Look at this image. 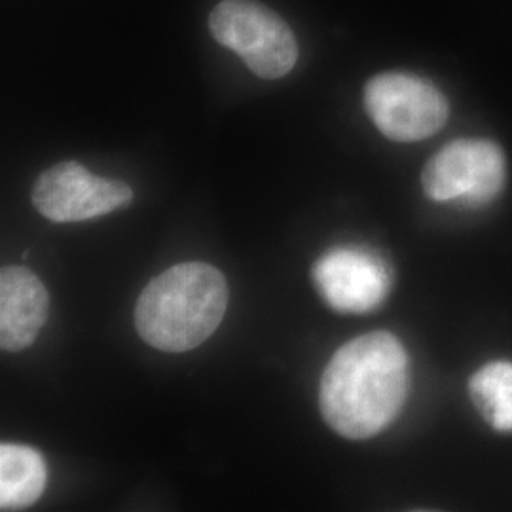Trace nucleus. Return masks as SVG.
<instances>
[{
    "label": "nucleus",
    "instance_id": "nucleus-1",
    "mask_svg": "<svg viewBox=\"0 0 512 512\" xmlns=\"http://www.w3.org/2000/svg\"><path fill=\"white\" fill-rule=\"evenodd\" d=\"M406 387L403 344L384 330L370 332L332 355L321 378V414L346 439H372L401 412Z\"/></svg>",
    "mask_w": 512,
    "mask_h": 512
},
{
    "label": "nucleus",
    "instance_id": "nucleus-2",
    "mask_svg": "<svg viewBox=\"0 0 512 512\" xmlns=\"http://www.w3.org/2000/svg\"><path fill=\"white\" fill-rule=\"evenodd\" d=\"M228 283L211 264L184 262L154 277L135 306V327L148 346L184 353L219 329Z\"/></svg>",
    "mask_w": 512,
    "mask_h": 512
},
{
    "label": "nucleus",
    "instance_id": "nucleus-3",
    "mask_svg": "<svg viewBox=\"0 0 512 512\" xmlns=\"http://www.w3.org/2000/svg\"><path fill=\"white\" fill-rule=\"evenodd\" d=\"M209 29L260 78H281L296 63L298 46L291 27L256 0H222L209 16Z\"/></svg>",
    "mask_w": 512,
    "mask_h": 512
},
{
    "label": "nucleus",
    "instance_id": "nucleus-4",
    "mask_svg": "<svg viewBox=\"0 0 512 512\" xmlns=\"http://www.w3.org/2000/svg\"><path fill=\"white\" fill-rule=\"evenodd\" d=\"M507 181V160L499 145L486 139H458L425 164L421 186L433 202L484 207Z\"/></svg>",
    "mask_w": 512,
    "mask_h": 512
},
{
    "label": "nucleus",
    "instance_id": "nucleus-5",
    "mask_svg": "<svg viewBox=\"0 0 512 512\" xmlns=\"http://www.w3.org/2000/svg\"><path fill=\"white\" fill-rule=\"evenodd\" d=\"M365 109L374 126L397 143L423 141L448 120V103L431 82L408 73H384L365 86Z\"/></svg>",
    "mask_w": 512,
    "mask_h": 512
},
{
    "label": "nucleus",
    "instance_id": "nucleus-6",
    "mask_svg": "<svg viewBox=\"0 0 512 512\" xmlns=\"http://www.w3.org/2000/svg\"><path fill=\"white\" fill-rule=\"evenodd\" d=\"M133 192L124 181L95 177L84 165L61 162L46 169L33 188V205L52 222H82L128 205Z\"/></svg>",
    "mask_w": 512,
    "mask_h": 512
},
{
    "label": "nucleus",
    "instance_id": "nucleus-7",
    "mask_svg": "<svg viewBox=\"0 0 512 512\" xmlns=\"http://www.w3.org/2000/svg\"><path fill=\"white\" fill-rule=\"evenodd\" d=\"M313 283L332 310L366 313L389 294L391 274L380 256L359 247H336L313 266Z\"/></svg>",
    "mask_w": 512,
    "mask_h": 512
},
{
    "label": "nucleus",
    "instance_id": "nucleus-8",
    "mask_svg": "<svg viewBox=\"0 0 512 512\" xmlns=\"http://www.w3.org/2000/svg\"><path fill=\"white\" fill-rule=\"evenodd\" d=\"M50 296L42 281L23 266H6L0 272V348L27 349L44 327Z\"/></svg>",
    "mask_w": 512,
    "mask_h": 512
},
{
    "label": "nucleus",
    "instance_id": "nucleus-9",
    "mask_svg": "<svg viewBox=\"0 0 512 512\" xmlns=\"http://www.w3.org/2000/svg\"><path fill=\"white\" fill-rule=\"evenodd\" d=\"M46 463L37 450L19 444L0 446V509L21 511L46 488Z\"/></svg>",
    "mask_w": 512,
    "mask_h": 512
},
{
    "label": "nucleus",
    "instance_id": "nucleus-10",
    "mask_svg": "<svg viewBox=\"0 0 512 512\" xmlns=\"http://www.w3.org/2000/svg\"><path fill=\"white\" fill-rule=\"evenodd\" d=\"M469 391L484 420L497 431H512V363L482 366L471 378Z\"/></svg>",
    "mask_w": 512,
    "mask_h": 512
}]
</instances>
